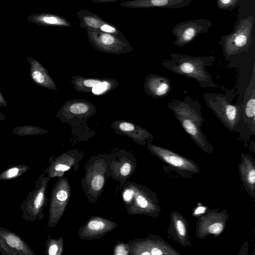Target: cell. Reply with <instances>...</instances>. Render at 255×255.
<instances>
[{
    "label": "cell",
    "instance_id": "6da1fadb",
    "mask_svg": "<svg viewBox=\"0 0 255 255\" xmlns=\"http://www.w3.org/2000/svg\"><path fill=\"white\" fill-rule=\"evenodd\" d=\"M167 107L173 112L183 129L195 143L205 152L212 153L213 147L201 129L204 119L199 102L186 96L183 100L172 99L167 104Z\"/></svg>",
    "mask_w": 255,
    "mask_h": 255
},
{
    "label": "cell",
    "instance_id": "7a4b0ae2",
    "mask_svg": "<svg viewBox=\"0 0 255 255\" xmlns=\"http://www.w3.org/2000/svg\"><path fill=\"white\" fill-rule=\"evenodd\" d=\"M215 57L208 56L193 57L182 54H171L165 59L162 65L169 70L178 74L193 78L200 87L203 88H218L206 68L212 66Z\"/></svg>",
    "mask_w": 255,
    "mask_h": 255
},
{
    "label": "cell",
    "instance_id": "3957f363",
    "mask_svg": "<svg viewBox=\"0 0 255 255\" xmlns=\"http://www.w3.org/2000/svg\"><path fill=\"white\" fill-rule=\"evenodd\" d=\"M121 188L123 201L129 214L153 217L159 215L160 209L156 196L148 188L128 182Z\"/></svg>",
    "mask_w": 255,
    "mask_h": 255
},
{
    "label": "cell",
    "instance_id": "277c9868",
    "mask_svg": "<svg viewBox=\"0 0 255 255\" xmlns=\"http://www.w3.org/2000/svg\"><path fill=\"white\" fill-rule=\"evenodd\" d=\"M108 159L106 155L92 157L85 166V175L81 181L85 196L91 203H95L103 192Z\"/></svg>",
    "mask_w": 255,
    "mask_h": 255
},
{
    "label": "cell",
    "instance_id": "5b68a950",
    "mask_svg": "<svg viewBox=\"0 0 255 255\" xmlns=\"http://www.w3.org/2000/svg\"><path fill=\"white\" fill-rule=\"evenodd\" d=\"M203 97L208 107L220 121L230 131H235L242 119L241 106L233 104L221 94L206 93Z\"/></svg>",
    "mask_w": 255,
    "mask_h": 255
},
{
    "label": "cell",
    "instance_id": "8992f818",
    "mask_svg": "<svg viewBox=\"0 0 255 255\" xmlns=\"http://www.w3.org/2000/svg\"><path fill=\"white\" fill-rule=\"evenodd\" d=\"M254 21L253 16L240 20L233 32L222 37L220 44L226 58L248 51L252 43Z\"/></svg>",
    "mask_w": 255,
    "mask_h": 255
},
{
    "label": "cell",
    "instance_id": "52a82bcc",
    "mask_svg": "<svg viewBox=\"0 0 255 255\" xmlns=\"http://www.w3.org/2000/svg\"><path fill=\"white\" fill-rule=\"evenodd\" d=\"M96 106L84 99L66 101L57 111L56 117L72 127L85 123L96 112Z\"/></svg>",
    "mask_w": 255,
    "mask_h": 255
},
{
    "label": "cell",
    "instance_id": "ba28073f",
    "mask_svg": "<svg viewBox=\"0 0 255 255\" xmlns=\"http://www.w3.org/2000/svg\"><path fill=\"white\" fill-rule=\"evenodd\" d=\"M87 33L91 46L100 52L121 54L133 50L127 39L96 30H87Z\"/></svg>",
    "mask_w": 255,
    "mask_h": 255
},
{
    "label": "cell",
    "instance_id": "9c48e42d",
    "mask_svg": "<svg viewBox=\"0 0 255 255\" xmlns=\"http://www.w3.org/2000/svg\"><path fill=\"white\" fill-rule=\"evenodd\" d=\"M135 159L129 152L119 151L108 155L106 175L121 183L120 189L136 168Z\"/></svg>",
    "mask_w": 255,
    "mask_h": 255
},
{
    "label": "cell",
    "instance_id": "30bf717a",
    "mask_svg": "<svg viewBox=\"0 0 255 255\" xmlns=\"http://www.w3.org/2000/svg\"><path fill=\"white\" fill-rule=\"evenodd\" d=\"M129 254L133 255H179L175 249L159 237L149 235L143 239H135L128 243Z\"/></svg>",
    "mask_w": 255,
    "mask_h": 255
},
{
    "label": "cell",
    "instance_id": "8fae6325",
    "mask_svg": "<svg viewBox=\"0 0 255 255\" xmlns=\"http://www.w3.org/2000/svg\"><path fill=\"white\" fill-rule=\"evenodd\" d=\"M147 145V149L152 154L176 170L191 174L200 172L198 166L193 161L151 142Z\"/></svg>",
    "mask_w": 255,
    "mask_h": 255
},
{
    "label": "cell",
    "instance_id": "7c38bea8",
    "mask_svg": "<svg viewBox=\"0 0 255 255\" xmlns=\"http://www.w3.org/2000/svg\"><path fill=\"white\" fill-rule=\"evenodd\" d=\"M212 22L207 19L187 20L176 25L172 33L176 38L174 44L184 46L194 40L199 34L207 33Z\"/></svg>",
    "mask_w": 255,
    "mask_h": 255
},
{
    "label": "cell",
    "instance_id": "4fadbf2b",
    "mask_svg": "<svg viewBox=\"0 0 255 255\" xmlns=\"http://www.w3.org/2000/svg\"><path fill=\"white\" fill-rule=\"evenodd\" d=\"M71 82L77 91L92 93L96 95L106 94L119 85V82L113 78H92L79 76H73Z\"/></svg>",
    "mask_w": 255,
    "mask_h": 255
},
{
    "label": "cell",
    "instance_id": "5bb4252c",
    "mask_svg": "<svg viewBox=\"0 0 255 255\" xmlns=\"http://www.w3.org/2000/svg\"><path fill=\"white\" fill-rule=\"evenodd\" d=\"M227 217L226 212L223 211H210L203 215L197 222V236L202 239L207 235H220L225 229Z\"/></svg>",
    "mask_w": 255,
    "mask_h": 255
},
{
    "label": "cell",
    "instance_id": "9a60e30c",
    "mask_svg": "<svg viewBox=\"0 0 255 255\" xmlns=\"http://www.w3.org/2000/svg\"><path fill=\"white\" fill-rule=\"evenodd\" d=\"M118 227V224L111 220L94 216L79 228L78 236L82 240L99 239Z\"/></svg>",
    "mask_w": 255,
    "mask_h": 255
},
{
    "label": "cell",
    "instance_id": "2e32d148",
    "mask_svg": "<svg viewBox=\"0 0 255 255\" xmlns=\"http://www.w3.org/2000/svg\"><path fill=\"white\" fill-rule=\"evenodd\" d=\"M71 186L68 179L64 175L57 182L53 194L51 207V220L55 225L64 213L71 196Z\"/></svg>",
    "mask_w": 255,
    "mask_h": 255
},
{
    "label": "cell",
    "instance_id": "e0dca14e",
    "mask_svg": "<svg viewBox=\"0 0 255 255\" xmlns=\"http://www.w3.org/2000/svg\"><path fill=\"white\" fill-rule=\"evenodd\" d=\"M81 28L87 30H96L116 35L126 39L123 33L113 24L88 9H81L77 12Z\"/></svg>",
    "mask_w": 255,
    "mask_h": 255
},
{
    "label": "cell",
    "instance_id": "ac0fdd59",
    "mask_svg": "<svg viewBox=\"0 0 255 255\" xmlns=\"http://www.w3.org/2000/svg\"><path fill=\"white\" fill-rule=\"evenodd\" d=\"M111 127L118 134L126 135L131 138L135 143L146 145L151 142L153 136L147 129L132 123L124 120L114 121Z\"/></svg>",
    "mask_w": 255,
    "mask_h": 255
},
{
    "label": "cell",
    "instance_id": "d6986e66",
    "mask_svg": "<svg viewBox=\"0 0 255 255\" xmlns=\"http://www.w3.org/2000/svg\"><path fill=\"white\" fill-rule=\"evenodd\" d=\"M145 92L154 98H161L172 90L170 80L162 76L152 74L148 75L144 82Z\"/></svg>",
    "mask_w": 255,
    "mask_h": 255
},
{
    "label": "cell",
    "instance_id": "ffe728a7",
    "mask_svg": "<svg viewBox=\"0 0 255 255\" xmlns=\"http://www.w3.org/2000/svg\"><path fill=\"white\" fill-rule=\"evenodd\" d=\"M30 65L29 77L31 80L37 85L51 90H57V87L48 70L37 60L32 57H27Z\"/></svg>",
    "mask_w": 255,
    "mask_h": 255
},
{
    "label": "cell",
    "instance_id": "44dd1931",
    "mask_svg": "<svg viewBox=\"0 0 255 255\" xmlns=\"http://www.w3.org/2000/svg\"><path fill=\"white\" fill-rule=\"evenodd\" d=\"M171 223L168 234L172 239L183 247L190 246L188 233V222L184 217L178 212L173 211L170 215Z\"/></svg>",
    "mask_w": 255,
    "mask_h": 255
},
{
    "label": "cell",
    "instance_id": "7402d4cb",
    "mask_svg": "<svg viewBox=\"0 0 255 255\" xmlns=\"http://www.w3.org/2000/svg\"><path fill=\"white\" fill-rule=\"evenodd\" d=\"M194 0H131L120 3V5L127 8L161 7L175 8L185 6Z\"/></svg>",
    "mask_w": 255,
    "mask_h": 255
},
{
    "label": "cell",
    "instance_id": "603a6c76",
    "mask_svg": "<svg viewBox=\"0 0 255 255\" xmlns=\"http://www.w3.org/2000/svg\"><path fill=\"white\" fill-rule=\"evenodd\" d=\"M83 156V152L79 151L77 149L68 150L58 156L53 167L56 173L55 176L61 177L71 168L76 171L78 168L79 163Z\"/></svg>",
    "mask_w": 255,
    "mask_h": 255
},
{
    "label": "cell",
    "instance_id": "cb8c5ba5",
    "mask_svg": "<svg viewBox=\"0 0 255 255\" xmlns=\"http://www.w3.org/2000/svg\"><path fill=\"white\" fill-rule=\"evenodd\" d=\"M255 64L253 74L249 86L246 89L243 105V114H242L244 120L251 129L255 132Z\"/></svg>",
    "mask_w": 255,
    "mask_h": 255
},
{
    "label": "cell",
    "instance_id": "d4e9b609",
    "mask_svg": "<svg viewBox=\"0 0 255 255\" xmlns=\"http://www.w3.org/2000/svg\"><path fill=\"white\" fill-rule=\"evenodd\" d=\"M239 170L244 186L254 198L255 191V165L253 158L250 155L242 153Z\"/></svg>",
    "mask_w": 255,
    "mask_h": 255
},
{
    "label": "cell",
    "instance_id": "484cf974",
    "mask_svg": "<svg viewBox=\"0 0 255 255\" xmlns=\"http://www.w3.org/2000/svg\"><path fill=\"white\" fill-rule=\"evenodd\" d=\"M29 22L37 25L52 27H70L71 23L64 17L51 13L41 12L30 14L27 18Z\"/></svg>",
    "mask_w": 255,
    "mask_h": 255
},
{
    "label": "cell",
    "instance_id": "4316f807",
    "mask_svg": "<svg viewBox=\"0 0 255 255\" xmlns=\"http://www.w3.org/2000/svg\"><path fill=\"white\" fill-rule=\"evenodd\" d=\"M48 130L34 126H19L14 128L12 134L19 136L40 135L48 133Z\"/></svg>",
    "mask_w": 255,
    "mask_h": 255
},
{
    "label": "cell",
    "instance_id": "83f0119b",
    "mask_svg": "<svg viewBox=\"0 0 255 255\" xmlns=\"http://www.w3.org/2000/svg\"><path fill=\"white\" fill-rule=\"evenodd\" d=\"M48 250L49 255H60L63 251V239L60 237L58 240L51 242Z\"/></svg>",
    "mask_w": 255,
    "mask_h": 255
},
{
    "label": "cell",
    "instance_id": "f1b7e54d",
    "mask_svg": "<svg viewBox=\"0 0 255 255\" xmlns=\"http://www.w3.org/2000/svg\"><path fill=\"white\" fill-rule=\"evenodd\" d=\"M115 255H128L129 254V246L128 243L119 242L115 247L114 251Z\"/></svg>",
    "mask_w": 255,
    "mask_h": 255
},
{
    "label": "cell",
    "instance_id": "f546056e",
    "mask_svg": "<svg viewBox=\"0 0 255 255\" xmlns=\"http://www.w3.org/2000/svg\"><path fill=\"white\" fill-rule=\"evenodd\" d=\"M240 0H217L218 6L220 9H232L236 7Z\"/></svg>",
    "mask_w": 255,
    "mask_h": 255
},
{
    "label": "cell",
    "instance_id": "4dcf8cb0",
    "mask_svg": "<svg viewBox=\"0 0 255 255\" xmlns=\"http://www.w3.org/2000/svg\"><path fill=\"white\" fill-rule=\"evenodd\" d=\"M7 243L11 247L15 248L17 250L22 249V244L20 240L13 235H9L6 238Z\"/></svg>",
    "mask_w": 255,
    "mask_h": 255
},
{
    "label": "cell",
    "instance_id": "1f68e13d",
    "mask_svg": "<svg viewBox=\"0 0 255 255\" xmlns=\"http://www.w3.org/2000/svg\"><path fill=\"white\" fill-rule=\"evenodd\" d=\"M44 190L43 189L40 191L35 197L34 202V205L35 208L36 209H39L42 206L44 198Z\"/></svg>",
    "mask_w": 255,
    "mask_h": 255
},
{
    "label": "cell",
    "instance_id": "d6a6232c",
    "mask_svg": "<svg viewBox=\"0 0 255 255\" xmlns=\"http://www.w3.org/2000/svg\"><path fill=\"white\" fill-rule=\"evenodd\" d=\"M207 208L205 206H198L193 212V215L195 216L203 215L206 212Z\"/></svg>",
    "mask_w": 255,
    "mask_h": 255
},
{
    "label": "cell",
    "instance_id": "836d02e7",
    "mask_svg": "<svg viewBox=\"0 0 255 255\" xmlns=\"http://www.w3.org/2000/svg\"><path fill=\"white\" fill-rule=\"evenodd\" d=\"M18 172V169L17 168H12L9 169L7 171V176L9 178L15 176Z\"/></svg>",
    "mask_w": 255,
    "mask_h": 255
},
{
    "label": "cell",
    "instance_id": "e575fe53",
    "mask_svg": "<svg viewBox=\"0 0 255 255\" xmlns=\"http://www.w3.org/2000/svg\"><path fill=\"white\" fill-rule=\"evenodd\" d=\"M0 105L2 107H6L7 106L6 101L3 95L2 94L0 90Z\"/></svg>",
    "mask_w": 255,
    "mask_h": 255
},
{
    "label": "cell",
    "instance_id": "d590c367",
    "mask_svg": "<svg viewBox=\"0 0 255 255\" xmlns=\"http://www.w3.org/2000/svg\"><path fill=\"white\" fill-rule=\"evenodd\" d=\"M91 1L95 3H105V2H113L119 0H91Z\"/></svg>",
    "mask_w": 255,
    "mask_h": 255
},
{
    "label": "cell",
    "instance_id": "8d00e7d4",
    "mask_svg": "<svg viewBox=\"0 0 255 255\" xmlns=\"http://www.w3.org/2000/svg\"><path fill=\"white\" fill-rule=\"evenodd\" d=\"M0 107L1 106L0 105ZM6 118L4 114L0 111V122L4 121Z\"/></svg>",
    "mask_w": 255,
    "mask_h": 255
},
{
    "label": "cell",
    "instance_id": "74e56055",
    "mask_svg": "<svg viewBox=\"0 0 255 255\" xmlns=\"http://www.w3.org/2000/svg\"><path fill=\"white\" fill-rule=\"evenodd\" d=\"M0 28H1V27L0 26Z\"/></svg>",
    "mask_w": 255,
    "mask_h": 255
}]
</instances>
